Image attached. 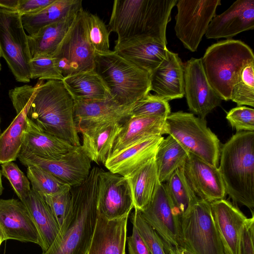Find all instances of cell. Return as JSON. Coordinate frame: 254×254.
<instances>
[{
	"label": "cell",
	"mask_w": 254,
	"mask_h": 254,
	"mask_svg": "<svg viewBox=\"0 0 254 254\" xmlns=\"http://www.w3.org/2000/svg\"><path fill=\"white\" fill-rule=\"evenodd\" d=\"M166 45L150 36H140L116 42L114 52L138 67L152 73L167 59Z\"/></svg>",
	"instance_id": "cell-17"
},
{
	"label": "cell",
	"mask_w": 254,
	"mask_h": 254,
	"mask_svg": "<svg viewBox=\"0 0 254 254\" xmlns=\"http://www.w3.org/2000/svg\"><path fill=\"white\" fill-rule=\"evenodd\" d=\"M1 170H0V195L1 194L4 189L1 182Z\"/></svg>",
	"instance_id": "cell-51"
},
{
	"label": "cell",
	"mask_w": 254,
	"mask_h": 254,
	"mask_svg": "<svg viewBox=\"0 0 254 254\" xmlns=\"http://www.w3.org/2000/svg\"><path fill=\"white\" fill-rule=\"evenodd\" d=\"M19 0H0V8L17 11Z\"/></svg>",
	"instance_id": "cell-48"
},
{
	"label": "cell",
	"mask_w": 254,
	"mask_h": 254,
	"mask_svg": "<svg viewBox=\"0 0 254 254\" xmlns=\"http://www.w3.org/2000/svg\"><path fill=\"white\" fill-rule=\"evenodd\" d=\"M171 113L168 101L150 93L137 101L131 109L130 116H159L167 118Z\"/></svg>",
	"instance_id": "cell-39"
},
{
	"label": "cell",
	"mask_w": 254,
	"mask_h": 254,
	"mask_svg": "<svg viewBox=\"0 0 254 254\" xmlns=\"http://www.w3.org/2000/svg\"><path fill=\"white\" fill-rule=\"evenodd\" d=\"M254 29V0H237L210 22L207 39H230L242 32Z\"/></svg>",
	"instance_id": "cell-19"
},
{
	"label": "cell",
	"mask_w": 254,
	"mask_h": 254,
	"mask_svg": "<svg viewBox=\"0 0 254 254\" xmlns=\"http://www.w3.org/2000/svg\"><path fill=\"white\" fill-rule=\"evenodd\" d=\"M183 170L187 183L198 199L209 203L224 199L225 187L217 166L190 153Z\"/></svg>",
	"instance_id": "cell-16"
},
{
	"label": "cell",
	"mask_w": 254,
	"mask_h": 254,
	"mask_svg": "<svg viewBox=\"0 0 254 254\" xmlns=\"http://www.w3.org/2000/svg\"><path fill=\"white\" fill-rule=\"evenodd\" d=\"M220 0H179L176 6L174 29L184 46L192 52L197 50L208 26L216 15Z\"/></svg>",
	"instance_id": "cell-11"
},
{
	"label": "cell",
	"mask_w": 254,
	"mask_h": 254,
	"mask_svg": "<svg viewBox=\"0 0 254 254\" xmlns=\"http://www.w3.org/2000/svg\"><path fill=\"white\" fill-rule=\"evenodd\" d=\"M166 118L130 116L122 125L108 157L147 138L166 133Z\"/></svg>",
	"instance_id": "cell-24"
},
{
	"label": "cell",
	"mask_w": 254,
	"mask_h": 254,
	"mask_svg": "<svg viewBox=\"0 0 254 254\" xmlns=\"http://www.w3.org/2000/svg\"><path fill=\"white\" fill-rule=\"evenodd\" d=\"M210 204L225 254H240L241 234L247 217L238 207L225 199Z\"/></svg>",
	"instance_id": "cell-20"
},
{
	"label": "cell",
	"mask_w": 254,
	"mask_h": 254,
	"mask_svg": "<svg viewBox=\"0 0 254 254\" xmlns=\"http://www.w3.org/2000/svg\"><path fill=\"white\" fill-rule=\"evenodd\" d=\"M31 79L59 80L64 78L57 67L53 57L39 56L29 63Z\"/></svg>",
	"instance_id": "cell-41"
},
{
	"label": "cell",
	"mask_w": 254,
	"mask_h": 254,
	"mask_svg": "<svg viewBox=\"0 0 254 254\" xmlns=\"http://www.w3.org/2000/svg\"><path fill=\"white\" fill-rule=\"evenodd\" d=\"M134 105L120 106L111 99L74 100V117L76 128L88 124L108 121L123 123L130 116Z\"/></svg>",
	"instance_id": "cell-26"
},
{
	"label": "cell",
	"mask_w": 254,
	"mask_h": 254,
	"mask_svg": "<svg viewBox=\"0 0 254 254\" xmlns=\"http://www.w3.org/2000/svg\"><path fill=\"white\" fill-rule=\"evenodd\" d=\"M17 158L25 166L36 165L71 187L81 184L91 169V161L84 153L81 145L74 146L58 160L44 159L27 153H19Z\"/></svg>",
	"instance_id": "cell-14"
},
{
	"label": "cell",
	"mask_w": 254,
	"mask_h": 254,
	"mask_svg": "<svg viewBox=\"0 0 254 254\" xmlns=\"http://www.w3.org/2000/svg\"><path fill=\"white\" fill-rule=\"evenodd\" d=\"M0 57L5 60L17 81H30L28 35L17 11L0 8Z\"/></svg>",
	"instance_id": "cell-10"
},
{
	"label": "cell",
	"mask_w": 254,
	"mask_h": 254,
	"mask_svg": "<svg viewBox=\"0 0 254 254\" xmlns=\"http://www.w3.org/2000/svg\"><path fill=\"white\" fill-rule=\"evenodd\" d=\"M151 254H167L163 241L156 232L143 218L140 211L134 209L130 217Z\"/></svg>",
	"instance_id": "cell-40"
},
{
	"label": "cell",
	"mask_w": 254,
	"mask_h": 254,
	"mask_svg": "<svg viewBox=\"0 0 254 254\" xmlns=\"http://www.w3.org/2000/svg\"><path fill=\"white\" fill-rule=\"evenodd\" d=\"M31 102L18 114L0 135V164L16 160L20 152L27 127V114Z\"/></svg>",
	"instance_id": "cell-34"
},
{
	"label": "cell",
	"mask_w": 254,
	"mask_h": 254,
	"mask_svg": "<svg viewBox=\"0 0 254 254\" xmlns=\"http://www.w3.org/2000/svg\"><path fill=\"white\" fill-rule=\"evenodd\" d=\"M27 118L40 130L73 146H80L74 117V100L62 80H39Z\"/></svg>",
	"instance_id": "cell-2"
},
{
	"label": "cell",
	"mask_w": 254,
	"mask_h": 254,
	"mask_svg": "<svg viewBox=\"0 0 254 254\" xmlns=\"http://www.w3.org/2000/svg\"><path fill=\"white\" fill-rule=\"evenodd\" d=\"M230 100L239 106H254V63L246 66L238 82L233 86Z\"/></svg>",
	"instance_id": "cell-37"
},
{
	"label": "cell",
	"mask_w": 254,
	"mask_h": 254,
	"mask_svg": "<svg viewBox=\"0 0 254 254\" xmlns=\"http://www.w3.org/2000/svg\"><path fill=\"white\" fill-rule=\"evenodd\" d=\"M226 118L237 132L254 131V110L238 106L230 110Z\"/></svg>",
	"instance_id": "cell-44"
},
{
	"label": "cell",
	"mask_w": 254,
	"mask_h": 254,
	"mask_svg": "<svg viewBox=\"0 0 254 254\" xmlns=\"http://www.w3.org/2000/svg\"><path fill=\"white\" fill-rule=\"evenodd\" d=\"M167 254H193L190 251L185 247H179L167 253Z\"/></svg>",
	"instance_id": "cell-49"
},
{
	"label": "cell",
	"mask_w": 254,
	"mask_h": 254,
	"mask_svg": "<svg viewBox=\"0 0 254 254\" xmlns=\"http://www.w3.org/2000/svg\"><path fill=\"white\" fill-rule=\"evenodd\" d=\"M97 208L108 220L129 216L134 205L128 178L99 168Z\"/></svg>",
	"instance_id": "cell-13"
},
{
	"label": "cell",
	"mask_w": 254,
	"mask_h": 254,
	"mask_svg": "<svg viewBox=\"0 0 254 254\" xmlns=\"http://www.w3.org/2000/svg\"><path fill=\"white\" fill-rule=\"evenodd\" d=\"M87 26L88 39L94 52L99 54L110 52V32L103 20L96 14L88 12Z\"/></svg>",
	"instance_id": "cell-38"
},
{
	"label": "cell",
	"mask_w": 254,
	"mask_h": 254,
	"mask_svg": "<svg viewBox=\"0 0 254 254\" xmlns=\"http://www.w3.org/2000/svg\"><path fill=\"white\" fill-rule=\"evenodd\" d=\"M1 167V175L9 181L19 200L22 201L31 189L27 177L13 162L4 163Z\"/></svg>",
	"instance_id": "cell-42"
},
{
	"label": "cell",
	"mask_w": 254,
	"mask_h": 254,
	"mask_svg": "<svg viewBox=\"0 0 254 254\" xmlns=\"http://www.w3.org/2000/svg\"><path fill=\"white\" fill-rule=\"evenodd\" d=\"M178 0H116L109 26L119 42L130 38L146 36L167 45L166 28Z\"/></svg>",
	"instance_id": "cell-3"
},
{
	"label": "cell",
	"mask_w": 254,
	"mask_h": 254,
	"mask_svg": "<svg viewBox=\"0 0 254 254\" xmlns=\"http://www.w3.org/2000/svg\"><path fill=\"white\" fill-rule=\"evenodd\" d=\"M219 161L226 194L254 214V131L237 132L221 148Z\"/></svg>",
	"instance_id": "cell-4"
},
{
	"label": "cell",
	"mask_w": 254,
	"mask_h": 254,
	"mask_svg": "<svg viewBox=\"0 0 254 254\" xmlns=\"http://www.w3.org/2000/svg\"><path fill=\"white\" fill-rule=\"evenodd\" d=\"M128 218L108 220L98 215L87 254H126Z\"/></svg>",
	"instance_id": "cell-25"
},
{
	"label": "cell",
	"mask_w": 254,
	"mask_h": 254,
	"mask_svg": "<svg viewBox=\"0 0 254 254\" xmlns=\"http://www.w3.org/2000/svg\"><path fill=\"white\" fill-rule=\"evenodd\" d=\"M26 167L27 177L32 185L31 189L42 195L55 194L67 185L36 165H30Z\"/></svg>",
	"instance_id": "cell-36"
},
{
	"label": "cell",
	"mask_w": 254,
	"mask_h": 254,
	"mask_svg": "<svg viewBox=\"0 0 254 254\" xmlns=\"http://www.w3.org/2000/svg\"><path fill=\"white\" fill-rule=\"evenodd\" d=\"M184 63L179 55L168 50V56L150 74V91L169 101L185 96Z\"/></svg>",
	"instance_id": "cell-22"
},
{
	"label": "cell",
	"mask_w": 254,
	"mask_h": 254,
	"mask_svg": "<svg viewBox=\"0 0 254 254\" xmlns=\"http://www.w3.org/2000/svg\"><path fill=\"white\" fill-rule=\"evenodd\" d=\"M1 69V65L0 64V72ZM1 133V130H0V135Z\"/></svg>",
	"instance_id": "cell-52"
},
{
	"label": "cell",
	"mask_w": 254,
	"mask_h": 254,
	"mask_svg": "<svg viewBox=\"0 0 254 254\" xmlns=\"http://www.w3.org/2000/svg\"><path fill=\"white\" fill-rule=\"evenodd\" d=\"M201 59L209 84L222 100L228 101L243 68L254 63V55L244 42L230 39L208 47Z\"/></svg>",
	"instance_id": "cell-5"
},
{
	"label": "cell",
	"mask_w": 254,
	"mask_h": 254,
	"mask_svg": "<svg viewBox=\"0 0 254 254\" xmlns=\"http://www.w3.org/2000/svg\"><path fill=\"white\" fill-rule=\"evenodd\" d=\"M166 133L172 136L189 153L217 166L220 141L207 127L205 119L183 111L170 113L166 119Z\"/></svg>",
	"instance_id": "cell-7"
},
{
	"label": "cell",
	"mask_w": 254,
	"mask_h": 254,
	"mask_svg": "<svg viewBox=\"0 0 254 254\" xmlns=\"http://www.w3.org/2000/svg\"><path fill=\"white\" fill-rule=\"evenodd\" d=\"M82 7L81 0H55L37 13L22 15V25L29 35H33L42 28L67 18Z\"/></svg>",
	"instance_id": "cell-29"
},
{
	"label": "cell",
	"mask_w": 254,
	"mask_h": 254,
	"mask_svg": "<svg viewBox=\"0 0 254 254\" xmlns=\"http://www.w3.org/2000/svg\"><path fill=\"white\" fill-rule=\"evenodd\" d=\"M164 137L154 136L139 141L108 157L104 166L109 171L127 177L155 157Z\"/></svg>",
	"instance_id": "cell-23"
},
{
	"label": "cell",
	"mask_w": 254,
	"mask_h": 254,
	"mask_svg": "<svg viewBox=\"0 0 254 254\" xmlns=\"http://www.w3.org/2000/svg\"><path fill=\"white\" fill-rule=\"evenodd\" d=\"M62 81L74 100L111 99L107 86L95 69L67 76Z\"/></svg>",
	"instance_id": "cell-30"
},
{
	"label": "cell",
	"mask_w": 254,
	"mask_h": 254,
	"mask_svg": "<svg viewBox=\"0 0 254 254\" xmlns=\"http://www.w3.org/2000/svg\"><path fill=\"white\" fill-rule=\"evenodd\" d=\"M26 206L38 230L43 251L52 244L60 230L59 225L43 196L31 189L27 196L21 201Z\"/></svg>",
	"instance_id": "cell-28"
},
{
	"label": "cell",
	"mask_w": 254,
	"mask_h": 254,
	"mask_svg": "<svg viewBox=\"0 0 254 254\" xmlns=\"http://www.w3.org/2000/svg\"><path fill=\"white\" fill-rule=\"evenodd\" d=\"M127 178L130 188L134 208L141 210L150 202L160 183L155 157Z\"/></svg>",
	"instance_id": "cell-32"
},
{
	"label": "cell",
	"mask_w": 254,
	"mask_h": 254,
	"mask_svg": "<svg viewBox=\"0 0 254 254\" xmlns=\"http://www.w3.org/2000/svg\"><path fill=\"white\" fill-rule=\"evenodd\" d=\"M55 0H19L17 11L21 15L37 13Z\"/></svg>",
	"instance_id": "cell-47"
},
{
	"label": "cell",
	"mask_w": 254,
	"mask_h": 254,
	"mask_svg": "<svg viewBox=\"0 0 254 254\" xmlns=\"http://www.w3.org/2000/svg\"><path fill=\"white\" fill-rule=\"evenodd\" d=\"M99 171L94 166L81 184L71 187L69 211L52 244L42 254H87L98 217Z\"/></svg>",
	"instance_id": "cell-1"
},
{
	"label": "cell",
	"mask_w": 254,
	"mask_h": 254,
	"mask_svg": "<svg viewBox=\"0 0 254 254\" xmlns=\"http://www.w3.org/2000/svg\"><path fill=\"white\" fill-rule=\"evenodd\" d=\"M0 226L6 240L33 243L42 247L40 235L30 213L19 199H0Z\"/></svg>",
	"instance_id": "cell-18"
},
{
	"label": "cell",
	"mask_w": 254,
	"mask_h": 254,
	"mask_svg": "<svg viewBox=\"0 0 254 254\" xmlns=\"http://www.w3.org/2000/svg\"><path fill=\"white\" fill-rule=\"evenodd\" d=\"M182 247L193 254H225L210 204L198 199L181 217Z\"/></svg>",
	"instance_id": "cell-9"
},
{
	"label": "cell",
	"mask_w": 254,
	"mask_h": 254,
	"mask_svg": "<svg viewBox=\"0 0 254 254\" xmlns=\"http://www.w3.org/2000/svg\"><path fill=\"white\" fill-rule=\"evenodd\" d=\"M5 240H6V237L0 226V246L1 243Z\"/></svg>",
	"instance_id": "cell-50"
},
{
	"label": "cell",
	"mask_w": 254,
	"mask_h": 254,
	"mask_svg": "<svg viewBox=\"0 0 254 254\" xmlns=\"http://www.w3.org/2000/svg\"><path fill=\"white\" fill-rule=\"evenodd\" d=\"M95 70L107 86L111 99L122 106L134 104L150 91V74L111 51L95 53Z\"/></svg>",
	"instance_id": "cell-6"
},
{
	"label": "cell",
	"mask_w": 254,
	"mask_h": 254,
	"mask_svg": "<svg viewBox=\"0 0 254 254\" xmlns=\"http://www.w3.org/2000/svg\"><path fill=\"white\" fill-rule=\"evenodd\" d=\"M71 187L67 185L64 189L55 194L43 195L51 208L60 227L66 217L71 202Z\"/></svg>",
	"instance_id": "cell-43"
},
{
	"label": "cell",
	"mask_w": 254,
	"mask_h": 254,
	"mask_svg": "<svg viewBox=\"0 0 254 254\" xmlns=\"http://www.w3.org/2000/svg\"><path fill=\"white\" fill-rule=\"evenodd\" d=\"M122 125L119 121H108L77 127L82 135L81 149L91 161L105 164Z\"/></svg>",
	"instance_id": "cell-21"
},
{
	"label": "cell",
	"mask_w": 254,
	"mask_h": 254,
	"mask_svg": "<svg viewBox=\"0 0 254 254\" xmlns=\"http://www.w3.org/2000/svg\"><path fill=\"white\" fill-rule=\"evenodd\" d=\"M139 211L162 239L167 253L182 247L181 217L173 206L164 183H160L150 202Z\"/></svg>",
	"instance_id": "cell-12"
},
{
	"label": "cell",
	"mask_w": 254,
	"mask_h": 254,
	"mask_svg": "<svg viewBox=\"0 0 254 254\" xmlns=\"http://www.w3.org/2000/svg\"><path fill=\"white\" fill-rule=\"evenodd\" d=\"M131 235L127 237L129 254H151L135 226L132 224Z\"/></svg>",
	"instance_id": "cell-46"
},
{
	"label": "cell",
	"mask_w": 254,
	"mask_h": 254,
	"mask_svg": "<svg viewBox=\"0 0 254 254\" xmlns=\"http://www.w3.org/2000/svg\"><path fill=\"white\" fill-rule=\"evenodd\" d=\"M74 147L62 139L40 130L28 118L27 129L19 153L58 160Z\"/></svg>",
	"instance_id": "cell-27"
},
{
	"label": "cell",
	"mask_w": 254,
	"mask_h": 254,
	"mask_svg": "<svg viewBox=\"0 0 254 254\" xmlns=\"http://www.w3.org/2000/svg\"><path fill=\"white\" fill-rule=\"evenodd\" d=\"M254 214L247 218L243 226L241 234L240 254H254Z\"/></svg>",
	"instance_id": "cell-45"
},
{
	"label": "cell",
	"mask_w": 254,
	"mask_h": 254,
	"mask_svg": "<svg viewBox=\"0 0 254 254\" xmlns=\"http://www.w3.org/2000/svg\"><path fill=\"white\" fill-rule=\"evenodd\" d=\"M164 184L173 206L181 217L199 199L186 181L183 166L176 170Z\"/></svg>",
	"instance_id": "cell-35"
},
{
	"label": "cell",
	"mask_w": 254,
	"mask_h": 254,
	"mask_svg": "<svg viewBox=\"0 0 254 254\" xmlns=\"http://www.w3.org/2000/svg\"><path fill=\"white\" fill-rule=\"evenodd\" d=\"M184 67L185 96L189 110L204 119L222 100L209 84L201 58H190L184 63Z\"/></svg>",
	"instance_id": "cell-15"
},
{
	"label": "cell",
	"mask_w": 254,
	"mask_h": 254,
	"mask_svg": "<svg viewBox=\"0 0 254 254\" xmlns=\"http://www.w3.org/2000/svg\"><path fill=\"white\" fill-rule=\"evenodd\" d=\"M190 153L172 136L169 135L160 143L155 161L159 181L166 182L173 173L182 167Z\"/></svg>",
	"instance_id": "cell-33"
},
{
	"label": "cell",
	"mask_w": 254,
	"mask_h": 254,
	"mask_svg": "<svg viewBox=\"0 0 254 254\" xmlns=\"http://www.w3.org/2000/svg\"><path fill=\"white\" fill-rule=\"evenodd\" d=\"M88 12L82 7L53 56L64 78L95 69V52L88 36Z\"/></svg>",
	"instance_id": "cell-8"
},
{
	"label": "cell",
	"mask_w": 254,
	"mask_h": 254,
	"mask_svg": "<svg viewBox=\"0 0 254 254\" xmlns=\"http://www.w3.org/2000/svg\"><path fill=\"white\" fill-rule=\"evenodd\" d=\"M77 12L61 21L42 28L33 35H28L31 59L39 56L53 57Z\"/></svg>",
	"instance_id": "cell-31"
}]
</instances>
